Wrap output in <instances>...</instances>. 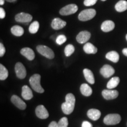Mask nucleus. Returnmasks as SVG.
<instances>
[{"instance_id":"obj_1","label":"nucleus","mask_w":127,"mask_h":127,"mask_svg":"<svg viewBox=\"0 0 127 127\" xmlns=\"http://www.w3.org/2000/svg\"><path fill=\"white\" fill-rule=\"evenodd\" d=\"M75 96L71 93L66 94L65 96V102L61 105V108L63 112L66 115L71 114L73 112L75 107Z\"/></svg>"},{"instance_id":"obj_2","label":"nucleus","mask_w":127,"mask_h":127,"mask_svg":"<svg viewBox=\"0 0 127 127\" xmlns=\"http://www.w3.org/2000/svg\"><path fill=\"white\" fill-rule=\"evenodd\" d=\"M41 75L39 74H35L32 75L30 78V84L32 88L35 91L38 93H43L44 90L41 85Z\"/></svg>"},{"instance_id":"obj_3","label":"nucleus","mask_w":127,"mask_h":127,"mask_svg":"<svg viewBox=\"0 0 127 127\" xmlns=\"http://www.w3.org/2000/svg\"><path fill=\"white\" fill-rule=\"evenodd\" d=\"M95 15H96V11L94 9H84L79 13L78 19L81 21H87L93 19Z\"/></svg>"},{"instance_id":"obj_4","label":"nucleus","mask_w":127,"mask_h":127,"mask_svg":"<svg viewBox=\"0 0 127 127\" xmlns=\"http://www.w3.org/2000/svg\"><path fill=\"white\" fill-rule=\"evenodd\" d=\"M121 120V117L118 114H110L105 117L104 123L107 125H114L118 124Z\"/></svg>"},{"instance_id":"obj_5","label":"nucleus","mask_w":127,"mask_h":127,"mask_svg":"<svg viewBox=\"0 0 127 127\" xmlns=\"http://www.w3.org/2000/svg\"><path fill=\"white\" fill-rule=\"evenodd\" d=\"M36 50L40 54L48 59H53L55 57L53 51L45 45H38L36 47Z\"/></svg>"},{"instance_id":"obj_6","label":"nucleus","mask_w":127,"mask_h":127,"mask_svg":"<svg viewBox=\"0 0 127 127\" xmlns=\"http://www.w3.org/2000/svg\"><path fill=\"white\" fill-rule=\"evenodd\" d=\"M78 6L76 4H71L62 8L60 11V14L61 15H69L75 13L78 11Z\"/></svg>"},{"instance_id":"obj_7","label":"nucleus","mask_w":127,"mask_h":127,"mask_svg":"<svg viewBox=\"0 0 127 127\" xmlns=\"http://www.w3.org/2000/svg\"><path fill=\"white\" fill-rule=\"evenodd\" d=\"M15 71L17 77L20 79L25 78L27 75V71L25 66L21 63H17L15 66Z\"/></svg>"},{"instance_id":"obj_8","label":"nucleus","mask_w":127,"mask_h":127,"mask_svg":"<svg viewBox=\"0 0 127 127\" xmlns=\"http://www.w3.org/2000/svg\"><path fill=\"white\" fill-rule=\"evenodd\" d=\"M102 96L107 100L114 99L118 96L119 93L117 90H104L102 92Z\"/></svg>"},{"instance_id":"obj_9","label":"nucleus","mask_w":127,"mask_h":127,"mask_svg":"<svg viewBox=\"0 0 127 127\" xmlns=\"http://www.w3.org/2000/svg\"><path fill=\"white\" fill-rule=\"evenodd\" d=\"M100 73L104 78L110 77L115 73L114 68L109 65H104L100 69Z\"/></svg>"},{"instance_id":"obj_10","label":"nucleus","mask_w":127,"mask_h":127,"mask_svg":"<svg viewBox=\"0 0 127 127\" xmlns=\"http://www.w3.org/2000/svg\"><path fill=\"white\" fill-rule=\"evenodd\" d=\"M32 15L24 12H21L15 16V21L19 23H30L32 21Z\"/></svg>"},{"instance_id":"obj_11","label":"nucleus","mask_w":127,"mask_h":127,"mask_svg":"<svg viewBox=\"0 0 127 127\" xmlns=\"http://www.w3.org/2000/svg\"><path fill=\"white\" fill-rule=\"evenodd\" d=\"M35 114L38 118L40 119H47L49 117L48 112L42 105H38L36 108Z\"/></svg>"},{"instance_id":"obj_12","label":"nucleus","mask_w":127,"mask_h":127,"mask_svg":"<svg viewBox=\"0 0 127 127\" xmlns=\"http://www.w3.org/2000/svg\"><path fill=\"white\" fill-rule=\"evenodd\" d=\"M91 37V33L87 31H81L77 35V41L80 44H84L86 42L90 39Z\"/></svg>"},{"instance_id":"obj_13","label":"nucleus","mask_w":127,"mask_h":127,"mask_svg":"<svg viewBox=\"0 0 127 127\" xmlns=\"http://www.w3.org/2000/svg\"><path fill=\"white\" fill-rule=\"evenodd\" d=\"M11 101L13 103L14 105L17 107L18 108L22 109V110H24V109L26 108V104L19 96H17V95H12L11 98Z\"/></svg>"},{"instance_id":"obj_14","label":"nucleus","mask_w":127,"mask_h":127,"mask_svg":"<svg viewBox=\"0 0 127 127\" xmlns=\"http://www.w3.org/2000/svg\"><path fill=\"white\" fill-rule=\"evenodd\" d=\"M66 24V22L59 18H54L52 20L51 23V27L54 30H61L62 28L65 27Z\"/></svg>"},{"instance_id":"obj_15","label":"nucleus","mask_w":127,"mask_h":127,"mask_svg":"<svg viewBox=\"0 0 127 127\" xmlns=\"http://www.w3.org/2000/svg\"><path fill=\"white\" fill-rule=\"evenodd\" d=\"M20 53L23 56H24L25 58H27L28 60H30V61H32L35 58V54L34 51L30 48H24L21 49Z\"/></svg>"},{"instance_id":"obj_16","label":"nucleus","mask_w":127,"mask_h":127,"mask_svg":"<svg viewBox=\"0 0 127 127\" xmlns=\"http://www.w3.org/2000/svg\"><path fill=\"white\" fill-rule=\"evenodd\" d=\"M22 96L25 100H30L32 98L33 94L31 90L27 85H24L22 88Z\"/></svg>"},{"instance_id":"obj_17","label":"nucleus","mask_w":127,"mask_h":127,"mask_svg":"<svg viewBox=\"0 0 127 127\" xmlns=\"http://www.w3.org/2000/svg\"><path fill=\"white\" fill-rule=\"evenodd\" d=\"M114 28H115V24L113 21L110 20L105 21L101 25V30L105 32L112 31Z\"/></svg>"},{"instance_id":"obj_18","label":"nucleus","mask_w":127,"mask_h":127,"mask_svg":"<svg viewBox=\"0 0 127 127\" xmlns=\"http://www.w3.org/2000/svg\"><path fill=\"white\" fill-rule=\"evenodd\" d=\"M101 113L99 110L96 109H90L87 112V116L93 121H96L100 118Z\"/></svg>"},{"instance_id":"obj_19","label":"nucleus","mask_w":127,"mask_h":127,"mask_svg":"<svg viewBox=\"0 0 127 127\" xmlns=\"http://www.w3.org/2000/svg\"><path fill=\"white\" fill-rule=\"evenodd\" d=\"M83 73L85 78L86 79V80L89 83L91 84H94L95 83L94 76L93 72L90 69L85 68V69H84Z\"/></svg>"},{"instance_id":"obj_20","label":"nucleus","mask_w":127,"mask_h":127,"mask_svg":"<svg viewBox=\"0 0 127 127\" xmlns=\"http://www.w3.org/2000/svg\"><path fill=\"white\" fill-rule=\"evenodd\" d=\"M83 49L85 53L88 54H94L97 52L98 51L97 48L93 44L90 43V42H87L85 44L84 46Z\"/></svg>"},{"instance_id":"obj_21","label":"nucleus","mask_w":127,"mask_h":127,"mask_svg":"<svg viewBox=\"0 0 127 127\" xmlns=\"http://www.w3.org/2000/svg\"><path fill=\"white\" fill-rule=\"evenodd\" d=\"M81 93L84 96H89L93 93L92 88L87 84H82L80 87Z\"/></svg>"},{"instance_id":"obj_22","label":"nucleus","mask_w":127,"mask_h":127,"mask_svg":"<svg viewBox=\"0 0 127 127\" xmlns=\"http://www.w3.org/2000/svg\"><path fill=\"white\" fill-rule=\"evenodd\" d=\"M106 58L113 63H118L120 59V55L116 51H110L106 54Z\"/></svg>"},{"instance_id":"obj_23","label":"nucleus","mask_w":127,"mask_h":127,"mask_svg":"<svg viewBox=\"0 0 127 127\" xmlns=\"http://www.w3.org/2000/svg\"><path fill=\"white\" fill-rule=\"evenodd\" d=\"M115 8L118 12H121L125 11L127 9V1L124 0H121L117 3Z\"/></svg>"},{"instance_id":"obj_24","label":"nucleus","mask_w":127,"mask_h":127,"mask_svg":"<svg viewBox=\"0 0 127 127\" xmlns=\"http://www.w3.org/2000/svg\"><path fill=\"white\" fill-rule=\"evenodd\" d=\"M120 82V79L119 77H115L112 78L107 83V88L111 90V89L115 88L118 86V85Z\"/></svg>"},{"instance_id":"obj_25","label":"nucleus","mask_w":127,"mask_h":127,"mask_svg":"<svg viewBox=\"0 0 127 127\" xmlns=\"http://www.w3.org/2000/svg\"><path fill=\"white\" fill-rule=\"evenodd\" d=\"M11 31L14 35L17 36H21L24 34V30L19 25H15L11 28Z\"/></svg>"},{"instance_id":"obj_26","label":"nucleus","mask_w":127,"mask_h":127,"mask_svg":"<svg viewBox=\"0 0 127 127\" xmlns=\"http://www.w3.org/2000/svg\"><path fill=\"white\" fill-rule=\"evenodd\" d=\"M8 77V71L2 64H0V80L4 81Z\"/></svg>"},{"instance_id":"obj_27","label":"nucleus","mask_w":127,"mask_h":127,"mask_svg":"<svg viewBox=\"0 0 127 127\" xmlns=\"http://www.w3.org/2000/svg\"><path fill=\"white\" fill-rule=\"evenodd\" d=\"M39 28V24L38 21H34L30 25L29 31L31 34H35L38 32Z\"/></svg>"},{"instance_id":"obj_28","label":"nucleus","mask_w":127,"mask_h":127,"mask_svg":"<svg viewBox=\"0 0 127 127\" xmlns=\"http://www.w3.org/2000/svg\"><path fill=\"white\" fill-rule=\"evenodd\" d=\"M74 51H75V48L71 44H68V45H66L65 48L64 52L65 55L66 57H69L74 53Z\"/></svg>"},{"instance_id":"obj_29","label":"nucleus","mask_w":127,"mask_h":127,"mask_svg":"<svg viewBox=\"0 0 127 127\" xmlns=\"http://www.w3.org/2000/svg\"><path fill=\"white\" fill-rule=\"evenodd\" d=\"M58 127H68V121L66 117H63L57 123Z\"/></svg>"},{"instance_id":"obj_30","label":"nucleus","mask_w":127,"mask_h":127,"mask_svg":"<svg viewBox=\"0 0 127 127\" xmlns=\"http://www.w3.org/2000/svg\"><path fill=\"white\" fill-rule=\"evenodd\" d=\"M66 41V37L64 35H60L56 39V42L58 45H62Z\"/></svg>"},{"instance_id":"obj_31","label":"nucleus","mask_w":127,"mask_h":127,"mask_svg":"<svg viewBox=\"0 0 127 127\" xmlns=\"http://www.w3.org/2000/svg\"><path fill=\"white\" fill-rule=\"evenodd\" d=\"M97 0H84V4L85 6H92L96 4Z\"/></svg>"},{"instance_id":"obj_32","label":"nucleus","mask_w":127,"mask_h":127,"mask_svg":"<svg viewBox=\"0 0 127 127\" xmlns=\"http://www.w3.org/2000/svg\"><path fill=\"white\" fill-rule=\"evenodd\" d=\"M5 53V48L2 43L0 44V57H2Z\"/></svg>"},{"instance_id":"obj_33","label":"nucleus","mask_w":127,"mask_h":127,"mask_svg":"<svg viewBox=\"0 0 127 127\" xmlns=\"http://www.w3.org/2000/svg\"><path fill=\"white\" fill-rule=\"evenodd\" d=\"M82 127H93V125L90 122L85 121L82 124Z\"/></svg>"},{"instance_id":"obj_34","label":"nucleus","mask_w":127,"mask_h":127,"mask_svg":"<svg viewBox=\"0 0 127 127\" xmlns=\"http://www.w3.org/2000/svg\"><path fill=\"white\" fill-rule=\"evenodd\" d=\"M5 17V12L4 8H0V18L3 19Z\"/></svg>"},{"instance_id":"obj_35","label":"nucleus","mask_w":127,"mask_h":127,"mask_svg":"<svg viewBox=\"0 0 127 127\" xmlns=\"http://www.w3.org/2000/svg\"><path fill=\"white\" fill-rule=\"evenodd\" d=\"M48 127H58V125H57V123L55 121H52L51 123L50 124Z\"/></svg>"},{"instance_id":"obj_36","label":"nucleus","mask_w":127,"mask_h":127,"mask_svg":"<svg viewBox=\"0 0 127 127\" xmlns=\"http://www.w3.org/2000/svg\"><path fill=\"white\" fill-rule=\"evenodd\" d=\"M123 53L124 55L127 57V48L124 49V50H123Z\"/></svg>"},{"instance_id":"obj_37","label":"nucleus","mask_w":127,"mask_h":127,"mask_svg":"<svg viewBox=\"0 0 127 127\" xmlns=\"http://www.w3.org/2000/svg\"><path fill=\"white\" fill-rule=\"evenodd\" d=\"M5 0H0V5H4V2H5Z\"/></svg>"},{"instance_id":"obj_38","label":"nucleus","mask_w":127,"mask_h":127,"mask_svg":"<svg viewBox=\"0 0 127 127\" xmlns=\"http://www.w3.org/2000/svg\"><path fill=\"white\" fill-rule=\"evenodd\" d=\"M5 1L9 2H15L16 0H5Z\"/></svg>"},{"instance_id":"obj_39","label":"nucleus","mask_w":127,"mask_h":127,"mask_svg":"<svg viewBox=\"0 0 127 127\" xmlns=\"http://www.w3.org/2000/svg\"><path fill=\"white\" fill-rule=\"evenodd\" d=\"M126 39H127V35H126Z\"/></svg>"},{"instance_id":"obj_40","label":"nucleus","mask_w":127,"mask_h":127,"mask_svg":"<svg viewBox=\"0 0 127 127\" xmlns=\"http://www.w3.org/2000/svg\"><path fill=\"white\" fill-rule=\"evenodd\" d=\"M101 1H106V0H101Z\"/></svg>"}]
</instances>
